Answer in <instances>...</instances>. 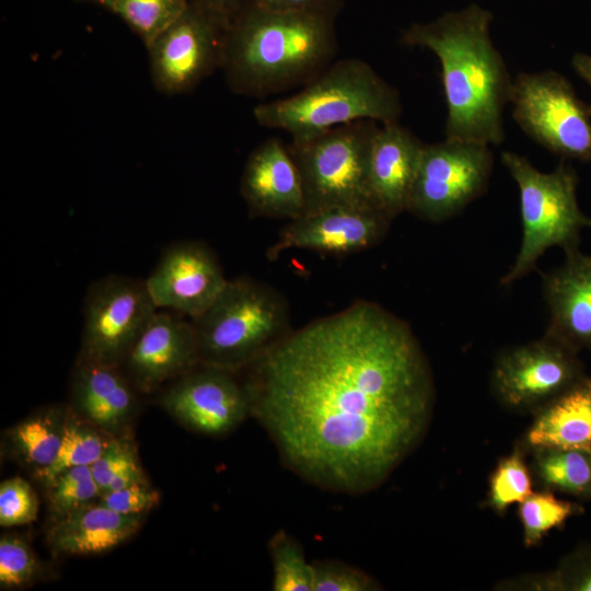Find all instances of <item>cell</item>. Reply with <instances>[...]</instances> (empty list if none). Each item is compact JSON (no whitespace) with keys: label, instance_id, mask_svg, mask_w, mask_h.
<instances>
[{"label":"cell","instance_id":"obj_30","mask_svg":"<svg viewBox=\"0 0 591 591\" xmlns=\"http://www.w3.org/2000/svg\"><path fill=\"white\" fill-rule=\"evenodd\" d=\"M532 494L530 471L515 450L502 459L490 476L489 503L497 511H503L514 502H521Z\"/></svg>","mask_w":591,"mask_h":591},{"label":"cell","instance_id":"obj_3","mask_svg":"<svg viewBox=\"0 0 591 591\" xmlns=\"http://www.w3.org/2000/svg\"><path fill=\"white\" fill-rule=\"evenodd\" d=\"M333 18L248 5L224 38L220 67L231 90L265 97L311 81L335 55Z\"/></svg>","mask_w":591,"mask_h":591},{"label":"cell","instance_id":"obj_22","mask_svg":"<svg viewBox=\"0 0 591 591\" xmlns=\"http://www.w3.org/2000/svg\"><path fill=\"white\" fill-rule=\"evenodd\" d=\"M526 440L537 449L591 451V379L582 376L552 398L530 427Z\"/></svg>","mask_w":591,"mask_h":591},{"label":"cell","instance_id":"obj_5","mask_svg":"<svg viewBox=\"0 0 591 591\" xmlns=\"http://www.w3.org/2000/svg\"><path fill=\"white\" fill-rule=\"evenodd\" d=\"M200 364L241 373L292 329L286 297L251 277L228 279L192 320Z\"/></svg>","mask_w":591,"mask_h":591},{"label":"cell","instance_id":"obj_16","mask_svg":"<svg viewBox=\"0 0 591 591\" xmlns=\"http://www.w3.org/2000/svg\"><path fill=\"white\" fill-rule=\"evenodd\" d=\"M200 364L192 320L158 310L120 368L139 392L150 393Z\"/></svg>","mask_w":591,"mask_h":591},{"label":"cell","instance_id":"obj_4","mask_svg":"<svg viewBox=\"0 0 591 591\" xmlns=\"http://www.w3.org/2000/svg\"><path fill=\"white\" fill-rule=\"evenodd\" d=\"M402 111L396 89L366 61L348 58L327 66L298 93L258 104L253 115L260 126L302 142L358 120L398 123Z\"/></svg>","mask_w":591,"mask_h":591},{"label":"cell","instance_id":"obj_41","mask_svg":"<svg viewBox=\"0 0 591 591\" xmlns=\"http://www.w3.org/2000/svg\"><path fill=\"white\" fill-rule=\"evenodd\" d=\"M108 9H112L114 0H93Z\"/></svg>","mask_w":591,"mask_h":591},{"label":"cell","instance_id":"obj_35","mask_svg":"<svg viewBox=\"0 0 591 591\" xmlns=\"http://www.w3.org/2000/svg\"><path fill=\"white\" fill-rule=\"evenodd\" d=\"M102 503L124 514H144L159 502V494L144 483L119 490L107 491L101 496Z\"/></svg>","mask_w":591,"mask_h":591},{"label":"cell","instance_id":"obj_20","mask_svg":"<svg viewBox=\"0 0 591 591\" xmlns=\"http://www.w3.org/2000/svg\"><path fill=\"white\" fill-rule=\"evenodd\" d=\"M143 517L119 513L102 502L90 503L57 517L47 537L50 547L58 554H101L135 535Z\"/></svg>","mask_w":591,"mask_h":591},{"label":"cell","instance_id":"obj_11","mask_svg":"<svg viewBox=\"0 0 591 591\" xmlns=\"http://www.w3.org/2000/svg\"><path fill=\"white\" fill-rule=\"evenodd\" d=\"M229 20L189 2L185 12L147 48L155 88L165 94L194 89L221 66Z\"/></svg>","mask_w":591,"mask_h":591},{"label":"cell","instance_id":"obj_42","mask_svg":"<svg viewBox=\"0 0 591 591\" xmlns=\"http://www.w3.org/2000/svg\"><path fill=\"white\" fill-rule=\"evenodd\" d=\"M589 452H590V455H591V451H589Z\"/></svg>","mask_w":591,"mask_h":591},{"label":"cell","instance_id":"obj_10","mask_svg":"<svg viewBox=\"0 0 591 591\" xmlns=\"http://www.w3.org/2000/svg\"><path fill=\"white\" fill-rule=\"evenodd\" d=\"M158 310L144 279L119 274L96 279L84 297L79 359L120 366Z\"/></svg>","mask_w":591,"mask_h":591},{"label":"cell","instance_id":"obj_40","mask_svg":"<svg viewBox=\"0 0 591 591\" xmlns=\"http://www.w3.org/2000/svg\"><path fill=\"white\" fill-rule=\"evenodd\" d=\"M571 66L576 73L591 86V56L577 53L571 59Z\"/></svg>","mask_w":591,"mask_h":591},{"label":"cell","instance_id":"obj_13","mask_svg":"<svg viewBox=\"0 0 591 591\" xmlns=\"http://www.w3.org/2000/svg\"><path fill=\"white\" fill-rule=\"evenodd\" d=\"M237 374L199 364L172 381L161 403L189 429L207 436L229 433L250 416L248 397Z\"/></svg>","mask_w":591,"mask_h":591},{"label":"cell","instance_id":"obj_18","mask_svg":"<svg viewBox=\"0 0 591 591\" xmlns=\"http://www.w3.org/2000/svg\"><path fill=\"white\" fill-rule=\"evenodd\" d=\"M424 144L398 123L382 124L372 138L369 193L373 205L392 219L406 211Z\"/></svg>","mask_w":591,"mask_h":591},{"label":"cell","instance_id":"obj_38","mask_svg":"<svg viewBox=\"0 0 591 591\" xmlns=\"http://www.w3.org/2000/svg\"><path fill=\"white\" fill-rule=\"evenodd\" d=\"M140 483H144V479L140 465L137 460H135L115 474L109 483L107 491L119 490Z\"/></svg>","mask_w":591,"mask_h":591},{"label":"cell","instance_id":"obj_2","mask_svg":"<svg viewBox=\"0 0 591 591\" xmlns=\"http://www.w3.org/2000/svg\"><path fill=\"white\" fill-rule=\"evenodd\" d=\"M493 14L477 4L414 23L402 43L427 48L441 63L447 102L445 139L500 144L502 111L512 80L489 34Z\"/></svg>","mask_w":591,"mask_h":591},{"label":"cell","instance_id":"obj_23","mask_svg":"<svg viewBox=\"0 0 591 591\" xmlns=\"http://www.w3.org/2000/svg\"><path fill=\"white\" fill-rule=\"evenodd\" d=\"M59 409L48 408L36 413L14 426L9 442L14 453L40 474L56 460L66 421Z\"/></svg>","mask_w":591,"mask_h":591},{"label":"cell","instance_id":"obj_33","mask_svg":"<svg viewBox=\"0 0 591 591\" xmlns=\"http://www.w3.org/2000/svg\"><path fill=\"white\" fill-rule=\"evenodd\" d=\"M37 570L36 559L20 537L3 535L0 540V583L21 587L32 580Z\"/></svg>","mask_w":591,"mask_h":591},{"label":"cell","instance_id":"obj_8","mask_svg":"<svg viewBox=\"0 0 591 591\" xmlns=\"http://www.w3.org/2000/svg\"><path fill=\"white\" fill-rule=\"evenodd\" d=\"M509 102L513 119L535 142L563 159L591 161V106L563 74H518Z\"/></svg>","mask_w":591,"mask_h":591},{"label":"cell","instance_id":"obj_21","mask_svg":"<svg viewBox=\"0 0 591 591\" xmlns=\"http://www.w3.org/2000/svg\"><path fill=\"white\" fill-rule=\"evenodd\" d=\"M136 391L120 366L79 359L72 382L73 402L96 426L118 430L134 409Z\"/></svg>","mask_w":591,"mask_h":591},{"label":"cell","instance_id":"obj_25","mask_svg":"<svg viewBox=\"0 0 591 591\" xmlns=\"http://www.w3.org/2000/svg\"><path fill=\"white\" fill-rule=\"evenodd\" d=\"M273 567L271 590L313 591L312 563L305 558L301 544L285 530H278L268 541Z\"/></svg>","mask_w":591,"mask_h":591},{"label":"cell","instance_id":"obj_26","mask_svg":"<svg viewBox=\"0 0 591 591\" xmlns=\"http://www.w3.org/2000/svg\"><path fill=\"white\" fill-rule=\"evenodd\" d=\"M188 5V0H114L111 10L119 15L148 47Z\"/></svg>","mask_w":591,"mask_h":591},{"label":"cell","instance_id":"obj_29","mask_svg":"<svg viewBox=\"0 0 591 591\" xmlns=\"http://www.w3.org/2000/svg\"><path fill=\"white\" fill-rule=\"evenodd\" d=\"M48 486L50 509L57 517L90 505L101 496L89 465L60 472Z\"/></svg>","mask_w":591,"mask_h":591},{"label":"cell","instance_id":"obj_17","mask_svg":"<svg viewBox=\"0 0 591 591\" xmlns=\"http://www.w3.org/2000/svg\"><path fill=\"white\" fill-rule=\"evenodd\" d=\"M240 192L250 216L292 220L305 212L298 166L281 140L270 138L248 155Z\"/></svg>","mask_w":591,"mask_h":591},{"label":"cell","instance_id":"obj_24","mask_svg":"<svg viewBox=\"0 0 591 591\" xmlns=\"http://www.w3.org/2000/svg\"><path fill=\"white\" fill-rule=\"evenodd\" d=\"M536 472L548 487L591 499V455L577 449H538Z\"/></svg>","mask_w":591,"mask_h":591},{"label":"cell","instance_id":"obj_31","mask_svg":"<svg viewBox=\"0 0 591 591\" xmlns=\"http://www.w3.org/2000/svg\"><path fill=\"white\" fill-rule=\"evenodd\" d=\"M313 591H373L378 582L363 570L340 560H315Z\"/></svg>","mask_w":591,"mask_h":591},{"label":"cell","instance_id":"obj_6","mask_svg":"<svg viewBox=\"0 0 591 591\" xmlns=\"http://www.w3.org/2000/svg\"><path fill=\"white\" fill-rule=\"evenodd\" d=\"M501 162L518 184L523 228L519 253L500 281L509 286L535 269L547 248L576 250L580 232L591 227V219L577 201V173L564 160L551 173L538 171L526 158L511 151L501 152Z\"/></svg>","mask_w":591,"mask_h":591},{"label":"cell","instance_id":"obj_34","mask_svg":"<svg viewBox=\"0 0 591 591\" xmlns=\"http://www.w3.org/2000/svg\"><path fill=\"white\" fill-rule=\"evenodd\" d=\"M545 580L548 590L591 591V545L570 554Z\"/></svg>","mask_w":591,"mask_h":591},{"label":"cell","instance_id":"obj_14","mask_svg":"<svg viewBox=\"0 0 591 591\" xmlns=\"http://www.w3.org/2000/svg\"><path fill=\"white\" fill-rule=\"evenodd\" d=\"M392 218L375 207H329L289 220L266 257L276 260L292 248L346 256L368 250L387 234Z\"/></svg>","mask_w":591,"mask_h":591},{"label":"cell","instance_id":"obj_32","mask_svg":"<svg viewBox=\"0 0 591 591\" xmlns=\"http://www.w3.org/2000/svg\"><path fill=\"white\" fill-rule=\"evenodd\" d=\"M37 510V497L25 479L12 477L1 483V526H15L31 523L36 519Z\"/></svg>","mask_w":591,"mask_h":591},{"label":"cell","instance_id":"obj_15","mask_svg":"<svg viewBox=\"0 0 591 591\" xmlns=\"http://www.w3.org/2000/svg\"><path fill=\"white\" fill-rule=\"evenodd\" d=\"M144 281L159 310L194 320L210 306L228 278L205 242L186 240L166 246Z\"/></svg>","mask_w":591,"mask_h":591},{"label":"cell","instance_id":"obj_27","mask_svg":"<svg viewBox=\"0 0 591 591\" xmlns=\"http://www.w3.org/2000/svg\"><path fill=\"white\" fill-rule=\"evenodd\" d=\"M580 506L560 500L549 491L532 493L519 506L524 545L538 544L551 530L561 525Z\"/></svg>","mask_w":591,"mask_h":591},{"label":"cell","instance_id":"obj_9","mask_svg":"<svg viewBox=\"0 0 591 591\" xmlns=\"http://www.w3.org/2000/svg\"><path fill=\"white\" fill-rule=\"evenodd\" d=\"M493 164L487 144L451 139L424 144L406 211L431 222L451 218L486 190Z\"/></svg>","mask_w":591,"mask_h":591},{"label":"cell","instance_id":"obj_19","mask_svg":"<svg viewBox=\"0 0 591 591\" xmlns=\"http://www.w3.org/2000/svg\"><path fill=\"white\" fill-rule=\"evenodd\" d=\"M566 256L561 267L543 278L551 313L546 334L576 350L591 348V256L578 248Z\"/></svg>","mask_w":591,"mask_h":591},{"label":"cell","instance_id":"obj_39","mask_svg":"<svg viewBox=\"0 0 591 591\" xmlns=\"http://www.w3.org/2000/svg\"><path fill=\"white\" fill-rule=\"evenodd\" d=\"M240 0H193V3L201 5L228 20L230 13L237 7Z\"/></svg>","mask_w":591,"mask_h":591},{"label":"cell","instance_id":"obj_1","mask_svg":"<svg viewBox=\"0 0 591 591\" xmlns=\"http://www.w3.org/2000/svg\"><path fill=\"white\" fill-rule=\"evenodd\" d=\"M250 416L310 484L361 495L417 447L433 382L410 326L357 300L291 331L243 371Z\"/></svg>","mask_w":591,"mask_h":591},{"label":"cell","instance_id":"obj_28","mask_svg":"<svg viewBox=\"0 0 591 591\" xmlns=\"http://www.w3.org/2000/svg\"><path fill=\"white\" fill-rule=\"evenodd\" d=\"M107 442L92 428L78 422H66L55 462L39 476L49 485L62 471L74 466H91L102 454Z\"/></svg>","mask_w":591,"mask_h":591},{"label":"cell","instance_id":"obj_36","mask_svg":"<svg viewBox=\"0 0 591 591\" xmlns=\"http://www.w3.org/2000/svg\"><path fill=\"white\" fill-rule=\"evenodd\" d=\"M135 460V454L126 442L119 440L107 442L102 454L91 465L92 474L100 488L101 496L107 491L115 474Z\"/></svg>","mask_w":591,"mask_h":591},{"label":"cell","instance_id":"obj_12","mask_svg":"<svg viewBox=\"0 0 591 591\" xmlns=\"http://www.w3.org/2000/svg\"><path fill=\"white\" fill-rule=\"evenodd\" d=\"M576 351L548 334L505 351L493 374L498 396L514 407L554 398L582 378Z\"/></svg>","mask_w":591,"mask_h":591},{"label":"cell","instance_id":"obj_7","mask_svg":"<svg viewBox=\"0 0 591 591\" xmlns=\"http://www.w3.org/2000/svg\"><path fill=\"white\" fill-rule=\"evenodd\" d=\"M378 127L374 120H358L288 146L301 176L304 213L338 206L375 207L368 160Z\"/></svg>","mask_w":591,"mask_h":591},{"label":"cell","instance_id":"obj_37","mask_svg":"<svg viewBox=\"0 0 591 591\" xmlns=\"http://www.w3.org/2000/svg\"><path fill=\"white\" fill-rule=\"evenodd\" d=\"M251 7L273 11H310L333 15L338 11V0H251Z\"/></svg>","mask_w":591,"mask_h":591}]
</instances>
